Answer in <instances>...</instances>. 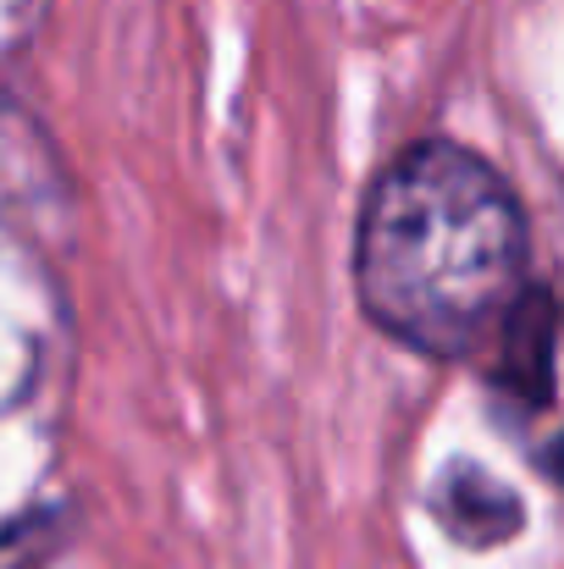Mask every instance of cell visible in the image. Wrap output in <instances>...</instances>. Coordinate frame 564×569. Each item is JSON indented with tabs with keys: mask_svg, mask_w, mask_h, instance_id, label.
<instances>
[{
	"mask_svg": "<svg viewBox=\"0 0 564 569\" xmlns=\"http://www.w3.org/2000/svg\"><path fill=\"white\" fill-rule=\"evenodd\" d=\"M526 216L504 172L454 139H420L360 210L355 293L393 343L465 360L526 299Z\"/></svg>",
	"mask_w": 564,
	"mask_h": 569,
	"instance_id": "cell-1",
	"label": "cell"
},
{
	"mask_svg": "<svg viewBox=\"0 0 564 569\" xmlns=\"http://www.w3.org/2000/svg\"><path fill=\"white\" fill-rule=\"evenodd\" d=\"M560 332H564V316H560V305H554V293L548 288H526V299L509 310V321L498 327V338L482 349L493 387L543 409L554 398Z\"/></svg>",
	"mask_w": 564,
	"mask_h": 569,
	"instance_id": "cell-2",
	"label": "cell"
},
{
	"mask_svg": "<svg viewBox=\"0 0 564 569\" xmlns=\"http://www.w3.org/2000/svg\"><path fill=\"white\" fill-rule=\"evenodd\" d=\"M432 515H437V526H443L454 542H465V548H504V542L521 537V526H526L521 492H515L509 481H498L493 470L465 465V459L437 476Z\"/></svg>",
	"mask_w": 564,
	"mask_h": 569,
	"instance_id": "cell-3",
	"label": "cell"
}]
</instances>
